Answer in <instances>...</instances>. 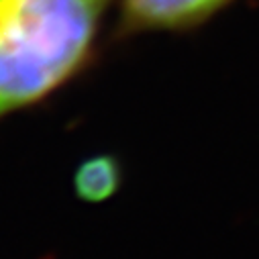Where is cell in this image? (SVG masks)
<instances>
[{
  "instance_id": "1",
  "label": "cell",
  "mask_w": 259,
  "mask_h": 259,
  "mask_svg": "<svg viewBox=\"0 0 259 259\" xmlns=\"http://www.w3.org/2000/svg\"><path fill=\"white\" fill-rule=\"evenodd\" d=\"M108 0H0V118L68 82L92 49Z\"/></svg>"
},
{
  "instance_id": "2",
  "label": "cell",
  "mask_w": 259,
  "mask_h": 259,
  "mask_svg": "<svg viewBox=\"0 0 259 259\" xmlns=\"http://www.w3.org/2000/svg\"><path fill=\"white\" fill-rule=\"evenodd\" d=\"M229 0H122L128 27L182 29L204 21Z\"/></svg>"
},
{
  "instance_id": "3",
  "label": "cell",
  "mask_w": 259,
  "mask_h": 259,
  "mask_svg": "<svg viewBox=\"0 0 259 259\" xmlns=\"http://www.w3.org/2000/svg\"><path fill=\"white\" fill-rule=\"evenodd\" d=\"M122 182L120 161L112 155H94L84 159L74 174V190L84 202H104L118 192Z\"/></svg>"
}]
</instances>
